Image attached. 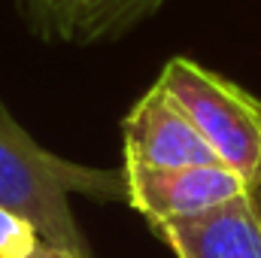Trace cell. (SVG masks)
I'll return each instance as SVG.
<instances>
[{
    "mask_svg": "<svg viewBox=\"0 0 261 258\" xmlns=\"http://www.w3.org/2000/svg\"><path fill=\"white\" fill-rule=\"evenodd\" d=\"M125 167L173 170L222 164L182 107L155 82L125 116Z\"/></svg>",
    "mask_w": 261,
    "mask_h": 258,
    "instance_id": "3",
    "label": "cell"
},
{
    "mask_svg": "<svg viewBox=\"0 0 261 258\" xmlns=\"http://www.w3.org/2000/svg\"><path fill=\"white\" fill-rule=\"evenodd\" d=\"M15 3L28 31L43 43L91 46L128 34L167 0H15Z\"/></svg>",
    "mask_w": 261,
    "mask_h": 258,
    "instance_id": "5",
    "label": "cell"
},
{
    "mask_svg": "<svg viewBox=\"0 0 261 258\" xmlns=\"http://www.w3.org/2000/svg\"><path fill=\"white\" fill-rule=\"evenodd\" d=\"M125 173H128V203L149 222V228L158 222L210 213L246 194V183L225 164L173 167V170L125 167Z\"/></svg>",
    "mask_w": 261,
    "mask_h": 258,
    "instance_id": "4",
    "label": "cell"
},
{
    "mask_svg": "<svg viewBox=\"0 0 261 258\" xmlns=\"http://www.w3.org/2000/svg\"><path fill=\"white\" fill-rule=\"evenodd\" d=\"M158 85L182 107L216 158L246 189L261 183V100L192 58H170Z\"/></svg>",
    "mask_w": 261,
    "mask_h": 258,
    "instance_id": "2",
    "label": "cell"
},
{
    "mask_svg": "<svg viewBox=\"0 0 261 258\" xmlns=\"http://www.w3.org/2000/svg\"><path fill=\"white\" fill-rule=\"evenodd\" d=\"M40 243L37 228L24 216L0 207V258H31Z\"/></svg>",
    "mask_w": 261,
    "mask_h": 258,
    "instance_id": "7",
    "label": "cell"
},
{
    "mask_svg": "<svg viewBox=\"0 0 261 258\" xmlns=\"http://www.w3.org/2000/svg\"><path fill=\"white\" fill-rule=\"evenodd\" d=\"M176 258H261V222L249 197H237L210 213L152 225Z\"/></svg>",
    "mask_w": 261,
    "mask_h": 258,
    "instance_id": "6",
    "label": "cell"
},
{
    "mask_svg": "<svg viewBox=\"0 0 261 258\" xmlns=\"http://www.w3.org/2000/svg\"><path fill=\"white\" fill-rule=\"evenodd\" d=\"M128 203L125 167H88L43 149L0 100V207L24 216L43 243L94 258L70 210V197Z\"/></svg>",
    "mask_w": 261,
    "mask_h": 258,
    "instance_id": "1",
    "label": "cell"
},
{
    "mask_svg": "<svg viewBox=\"0 0 261 258\" xmlns=\"http://www.w3.org/2000/svg\"><path fill=\"white\" fill-rule=\"evenodd\" d=\"M246 197H249V203H252L255 219L261 222V183H258V186H252V189H246Z\"/></svg>",
    "mask_w": 261,
    "mask_h": 258,
    "instance_id": "9",
    "label": "cell"
},
{
    "mask_svg": "<svg viewBox=\"0 0 261 258\" xmlns=\"http://www.w3.org/2000/svg\"><path fill=\"white\" fill-rule=\"evenodd\" d=\"M31 258H79V255L64 252V249H55V246H49V243H40V246L34 249V255H31Z\"/></svg>",
    "mask_w": 261,
    "mask_h": 258,
    "instance_id": "8",
    "label": "cell"
}]
</instances>
